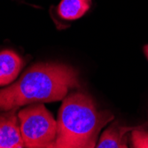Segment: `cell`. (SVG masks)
<instances>
[{
  "mask_svg": "<svg viewBox=\"0 0 148 148\" xmlns=\"http://www.w3.org/2000/svg\"><path fill=\"white\" fill-rule=\"evenodd\" d=\"M144 51H145V56H146V58L148 60V45L144 47Z\"/></svg>",
  "mask_w": 148,
  "mask_h": 148,
  "instance_id": "9c48e42d",
  "label": "cell"
},
{
  "mask_svg": "<svg viewBox=\"0 0 148 148\" xmlns=\"http://www.w3.org/2000/svg\"><path fill=\"white\" fill-rule=\"evenodd\" d=\"M24 61L22 58L12 50L0 51V86L13 82L19 75Z\"/></svg>",
  "mask_w": 148,
  "mask_h": 148,
  "instance_id": "5b68a950",
  "label": "cell"
},
{
  "mask_svg": "<svg viewBox=\"0 0 148 148\" xmlns=\"http://www.w3.org/2000/svg\"><path fill=\"white\" fill-rule=\"evenodd\" d=\"M136 129L138 128L120 126L117 123H115L104 131L100 140L97 144V147L125 148L127 147V138L125 135L129 131Z\"/></svg>",
  "mask_w": 148,
  "mask_h": 148,
  "instance_id": "8992f818",
  "label": "cell"
},
{
  "mask_svg": "<svg viewBox=\"0 0 148 148\" xmlns=\"http://www.w3.org/2000/svg\"><path fill=\"white\" fill-rule=\"evenodd\" d=\"M89 8V0H61L58 14L64 20H76L84 15Z\"/></svg>",
  "mask_w": 148,
  "mask_h": 148,
  "instance_id": "52a82bcc",
  "label": "cell"
},
{
  "mask_svg": "<svg viewBox=\"0 0 148 148\" xmlns=\"http://www.w3.org/2000/svg\"><path fill=\"white\" fill-rule=\"evenodd\" d=\"M76 88H80L78 72L71 66L38 63L27 69L17 82L0 90V111L59 101L64 99L69 90Z\"/></svg>",
  "mask_w": 148,
  "mask_h": 148,
  "instance_id": "6da1fadb",
  "label": "cell"
},
{
  "mask_svg": "<svg viewBox=\"0 0 148 148\" xmlns=\"http://www.w3.org/2000/svg\"><path fill=\"white\" fill-rule=\"evenodd\" d=\"M113 119L109 111H99L86 93L71 92L64 98L59 111L54 147H95L100 130Z\"/></svg>",
  "mask_w": 148,
  "mask_h": 148,
  "instance_id": "7a4b0ae2",
  "label": "cell"
},
{
  "mask_svg": "<svg viewBox=\"0 0 148 148\" xmlns=\"http://www.w3.org/2000/svg\"><path fill=\"white\" fill-rule=\"evenodd\" d=\"M24 146L29 148L54 147L57 121L43 103H33L18 113Z\"/></svg>",
  "mask_w": 148,
  "mask_h": 148,
  "instance_id": "3957f363",
  "label": "cell"
},
{
  "mask_svg": "<svg viewBox=\"0 0 148 148\" xmlns=\"http://www.w3.org/2000/svg\"><path fill=\"white\" fill-rule=\"evenodd\" d=\"M16 109L0 114V148H21L24 142Z\"/></svg>",
  "mask_w": 148,
  "mask_h": 148,
  "instance_id": "277c9868",
  "label": "cell"
},
{
  "mask_svg": "<svg viewBox=\"0 0 148 148\" xmlns=\"http://www.w3.org/2000/svg\"><path fill=\"white\" fill-rule=\"evenodd\" d=\"M132 145L137 148H148V133L143 130H133Z\"/></svg>",
  "mask_w": 148,
  "mask_h": 148,
  "instance_id": "ba28073f",
  "label": "cell"
}]
</instances>
